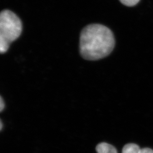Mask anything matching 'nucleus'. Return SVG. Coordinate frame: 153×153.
Wrapping results in <instances>:
<instances>
[{
    "label": "nucleus",
    "instance_id": "obj_1",
    "mask_svg": "<svg viewBox=\"0 0 153 153\" xmlns=\"http://www.w3.org/2000/svg\"><path fill=\"white\" fill-rule=\"evenodd\" d=\"M113 32L106 26L93 24L83 29L80 37V52L90 61L101 59L110 55L114 48Z\"/></svg>",
    "mask_w": 153,
    "mask_h": 153
},
{
    "label": "nucleus",
    "instance_id": "obj_2",
    "mask_svg": "<svg viewBox=\"0 0 153 153\" xmlns=\"http://www.w3.org/2000/svg\"><path fill=\"white\" fill-rule=\"evenodd\" d=\"M20 19L13 12L9 10L1 11L0 15V46L9 47L12 42L20 36L22 32Z\"/></svg>",
    "mask_w": 153,
    "mask_h": 153
},
{
    "label": "nucleus",
    "instance_id": "obj_3",
    "mask_svg": "<svg viewBox=\"0 0 153 153\" xmlns=\"http://www.w3.org/2000/svg\"><path fill=\"white\" fill-rule=\"evenodd\" d=\"M96 150L97 153H117L115 147L105 142H102L97 145Z\"/></svg>",
    "mask_w": 153,
    "mask_h": 153
},
{
    "label": "nucleus",
    "instance_id": "obj_4",
    "mask_svg": "<svg viewBox=\"0 0 153 153\" xmlns=\"http://www.w3.org/2000/svg\"><path fill=\"white\" fill-rule=\"evenodd\" d=\"M140 150V148L138 145L129 143L123 147L122 153H139Z\"/></svg>",
    "mask_w": 153,
    "mask_h": 153
},
{
    "label": "nucleus",
    "instance_id": "obj_5",
    "mask_svg": "<svg viewBox=\"0 0 153 153\" xmlns=\"http://www.w3.org/2000/svg\"><path fill=\"white\" fill-rule=\"evenodd\" d=\"M121 4L127 7L135 6L139 2L140 0H119Z\"/></svg>",
    "mask_w": 153,
    "mask_h": 153
},
{
    "label": "nucleus",
    "instance_id": "obj_6",
    "mask_svg": "<svg viewBox=\"0 0 153 153\" xmlns=\"http://www.w3.org/2000/svg\"><path fill=\"white\" fill-rule=\"evenodd\" d=\"M139 153H153V150L150 148H145L143 149H140Z\"/></svg>",
    "mask_w": 153,
    "mask_h": 153
},
{
    "label": "nucleus",
    "instance_id": "obj_7",
    "mask_svg": "<svg viewBox=\"0 0 153 153\" xmlns=\"http://www.w3.org/2000/svg\"><path fill=\"white\" fill-rule=\"evenodd\" d=\"M4 108V102L3 100V98H0V111L1 112Z\"/></svg>",
    "mask_w": 153,
    "mask_h": 153
},
{
    "label": "nucleus",
    "instance_id": "obj_8",
    "mask_svg": "<svg viewBox=\"0 0 153 153\" xmlns=\"http://www.w3.org/2000/svg\"><path fill=\"white\" fill-rule=\"evenodd\" d=\"M0 130H2V128H3V123H2V121H1V122H0Z\"/></svg>",
    "mask_w": 153,
    "mask_h": 153
}]
</instances>
